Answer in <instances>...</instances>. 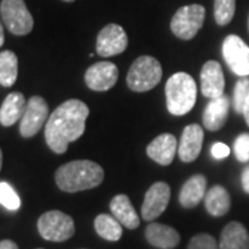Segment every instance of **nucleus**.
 <instances>
[{
	"label": "nucleus",
	"mask_w": 249,
	"mask_h": 249,
	"mask_svg": "<svg viewBox=\"0 0 249 249\" xmlns=\"http://www.w3.org/2000/svg\"><path fill=\"white\" fill-rule=\"evenodd\" d=\"M89 107L80 100H68L54 109L45 127V139L50 150L64 154L72 142L85 133Z\"/></svg>",
	"instance_id": "nucleus-1"
},
{
	"label": "nucleus",
	"mask_w": 249,
	"mask_h": 249,
	"mask_svg": "<svg viewBox=\"0 0 249 249\" xmlns=\"http://www.w3.org/2000/svg\"><path fill=\"white\" fill-rule=\"evenodd\" d=\"M206 194V178L202 175L190 178L181 187L178 201L183 208H194Z\"/></svg>",
	"instance_id": "nucleus-20"
},
{
	"label": "nucleus",
	"mask_w": 249,
	"mask_h": 249,
	"mask_svg": "<svg viewBox=\"0 0 249 249\" xmlns=\"http://www.w3.org/2000/svg\"><path fill=\"white\" fill-rule=\"evenodd\" d=\"M145 238L152 247L160 249H173L180 242L178 232L170 227L160 223H151L145 229Z\"/></svg>",
	"instance_id": "nucleus-17"
},
{
	"label": "nucleus",
	"mask_w": 249,
	"mask_h": 249,
	"mask_svg": "<svg viewBox=\"0 0 249 249\" xmlns=\"http://www.w3.org/2000/svg\"><path fill=\"white\" fill-rule=\"evenodd\" d=\"M119 71L115 64L108 61L96 62L85 73V82L91 90L106 91L114 88L118 82Z\"/></svg>",
	"instance_id": "nucleus-12"
},
{
	"label": "nucleus",
	"mask_w": 249,
	"mask_h": 249,
	"mask_svg": "<svg viewBox=\"0 0 249 249\" xmlns=\"http://www.w3.org/2000/svg\"><path fill=\"white\" fill-rule=\"evenodd\" d=\"M205 19V9L201 4L184 6L176 11L170 21V29L178 39L190 40L202 28Z\"/></svg>",
	"instance_id": "nucleus-6"
},
{
	"label": "nucleus",
	"mask_w": 249,
	"mask_h": 249,
	"mask_svg": "<svg viewBox=\"0 0 249 249\" xmlns=\"http://www.w3.org/2000/svg\"><path fill=\"white\" fill-rule=\"evenodd\" d=\"M94 229L101 238L107 241H118L122 237V224L109 214H98L94 220Z\"/></svg>",
	"instance_id": "nucleus-24"
},
{
	"label": "nucleus",
	"mask_w": 249,
	"mask_h": 249,
	"mask_svg": "<svg viewBox=\"0 0 249 249\" xmlns=\"http://www.w3.org/2000/svg\"><path fill=\"white\" fill-rule=\"evenodd\" d=\"M25 107H27V103H25L24 94L18 91L10 93L0 107V124L6 127L14 124L22 118Z\"/></svg>",
	"instance_id": "nucleus-21"
},
{
	"label": "nucleus",
	"mask_w": 249,
	"mask_h": 249,
	"mask_svg": "<svg viewBox=\"0 0 249 249\" xmlns=\"http://www.w3.org/2000/svg\"><path fill=\"white\" fill-rule=\"evenodd\" d=\"M109 209L112 212V216L126 229L134 230L140 226V219L127 196L119 194L114 196L109 204Z\"/></svg>",
	"instance_id": "nucleus-18"
},
{
	"label": "nucleus",
	"mask_w": 249,
	"mask_h": 249,
	"mask_svg": "<svg viewBox=\"0 0 249 249\" xmlns=\"http://www.w3.org/2000/svg\"><path fill=\"white\" fill-rule=\"evenodd\" d=\"M235 13V0H214V19L217 25H227Z\"/></svg>",
	"instance_id": "nucleus-25"
},
{
	"label": "nucleus",
	"mask_w": 249,
	"mask_h": 249,
	"mask_svg": "<svg viewBox=\"0 0 249 249\" xmlns=\"http://www.w3.org/2000/svg\"><path fill=\"white\" fill-rule=\"evenodd\" d=\"M0 249H18L17 244L10 240L0 241Z\"/></svg>",
	"instance_id": "nucleus-32"
},
{
	"label": "nucleus",
	"mask_w": 249,
	"mask_h": 249,
	"mask_svg": "<svg viewBox=\"0 0 249 249\" xmlns=\"http://www.w3.org/2000/svg\"><path fill=\"white\" fill-rule=\"evenodd\" d=\"M204 142V129L199 124H193L184 127L181 140L178 144V157L183 162H193L201 154Z\"/></svg>",
	"instance_id": "nucleus-14"
},
{
	"label": "nucleus",
	"mask_w": 249,
	"mask_h": 249,
	"mask_svg": "<svg viewBox=\"0 0 249 249\" xmlns=\"http://www.w3.org/2000/svg\"><path fill=\"white\" fill-rule=\"evenodd\" d=\"M127 47V35L124 29L118 24H109L104 27L97 36L96 50L101 57H112L124 53Z\"/></svg>",
	"instance_id": "nucleus-10"
},
{
	"label": "nucleus",
	"mask_w": 249,
	"mask_h": 249,
	"mask_svg": "<svg viewBox=\"0 0 249 249\" xmlns=\"http://www.w3.org/2000/svg\"><path fill=\"white\" fill-rule=\"evenodd\" d=\"M226 64L241 78L249 76V46L237 35H229L222 45Z\"/></svg>",
	"instance_id": "nucleus-8"
},
{
	"label": "nucleus",
	"mask_w": 249,
	"mask_h": 249,
	"mask_svg": "<svg viewBox=\"0 0 249 249\" xmlns=\"http://www.w3.org/2000/svg\"><path fill=\"white\" fill-rule=\"evenodd\" d=\"M1 165H3V154H1V150H0V169H1Z\"/></svg>",
	"instance_id": "nucleus-35"
},
{
	"label": "nucleus",
	"mask_w": 249,
	"mask_h": 249,
	"mask_svg": "<svg viewBox=\"0 0 249 249\" xmlns=\"http://www.w3.org/2000/svg\"><path fill=\"white\" fill-rule=\"evenodd\" d=\"M37 230L45 240L62 242L70 240L75 234V223L68 214L60 211H50L39 217Z\"/></svg>",
	"instance_id": "nucleus-5"
},
{
	"label": "nucleus",
	"mask_w": 249,
	"mask_h": 249,
	"mask_svg": "<svg viewBox=\"0 0 249 249\" xmlns=\"http://www.w3.org/2000/svg\"><path fill=\"white\" fill-rule=\"evenodd\" d=\"M234 154L240 162L249 160V133L240 134L234 142Z\"/></svg>",
	"instance_id": "nucleus-28"
},
{
	"label": "nucleus",
	"mask_w": 249,
	"mask_h": 249,
	"mask_svg": "<svg viewBox=\"0 0 249 249\" xmlns=\"http://www.w3.org/2000/svg\"><path fill=\"white\" fill-rule=\"evenodd\" d=\"M219 249H249V234L238 222L229 223L223 229Z\"/></svg>",
	"instance_id": "nucleus-19"
},
{
	"label": "nucleus",
	"mask_w": 249,
	"mask_h": 249,
	"mask_svg": "<svg viewBox=\"0 0 249 249\" xmlns=\"http://www.w3.org/2000/svg\"><path fill=\"white\" fill-rule=\"evenodd\" d=\"M242 115L245 118V122L248 124L249 126V97L248 100L245 101V106H244V111H242Z\"/></svg>",
	"instance_id": "nucleus-33"
},
{
	"label": "nucleus",
	"mask_w": 249,
	"mask_h": 249,
	"mask_svg": "<svg viewBox=\"0 0 249 249\" xmlns=\"http://www.w3.org/2000/svg\"><path fill=\"white\" fill-rule=\"evenodd\" d=\"M0 14L4 25L14 35H27L34 28V17L27 9L24 0H3Z\"/></svg>",
	"instance_id": "nucleus-7"
},
{
	"label": "nucleus",
	"mask_w": 249,
	"mask_h": 249,
	"mask_svg": "<svg viewBox=\"0 0 249 249\" xmlns=\"http://www.w3.org/2000/svg\"><path fill=\"white\" fill-rule=\"evenodd\" d=\"M230 151L231 150L229 148V145H226L223 142H216L211 148V154H212V157H213L214 160H223V158L229 157Z\"/></svg>",
	"instance_id": "nucleus-30"
},
{
	"label": "nucleus",
	"mask_w": 249,
	"mask_h": 249,
	"mask_svg": "<svg viewBox=\"0 0 249 249\" xmlns=\"http://www.w3.org/2000/svg\"><path fill=\"white\" fill-rule=\"evenodd\" d=\"M104 180L103 168L93 160H72L55 172V183L65 193H78L100 186Z\"/></svg>",
	"instance_id": "nucleus-2"
},
{
	"label": "nucleus",
	"mask_w": 249,
	"mask_h": 249,
	"mask_svg": "<svg viewBox=\"0 0 249 249\" xmlns=\"http://www.w3.org/2000/svg\"><path fill=\"white\" fill-rule=\"evenodd\" d=\"M178 151V140L173 134L163 133L155 137L147 147V155L162 166L170 165Z\"/></svg>",
	"instance_id": "nucleus-15"
},
{
	"label": "nucleus",
	"mask_w": 249,
	"mask_h": 249,
	"mask_svg": "<svg viewBox=\"0 0 249 249\" xmlns=\"http://www.w3.org/2000/svg\"><path fill=\"white\" fill-rule=\"evenodd\" d=\"M0 204L9 211H17L21 206V199L16 190L6 181H0Z\"/></svg>",
	"instance_id": "nucleus-26"
},
{
	"label": "nucleus",
	"mask_w": 249,
	"mask_h": 249,
	"mask_svg": "<svg viewBox=\"0 0 249 249\" xmlns=\"http://www.w3.org/2000/svg\"><path fill=\"white\" fill-rule=\"evenodd\" d=\"M18 76V58L10 50L0 53V85L10 88L16 83Z\"/></svg>",
	"instance_id": "nucleus-23"
},
{
	"label": "nucleus",
	"mask_w": 249,
	"mask_h": 249,
	"mask_svg": "<svg viewBox=\"0 0 249 249\" xmlns=\"http://www.w3.org/2000/svg\"><path fill=\"white\" fill-rule=\"evenodd\" d=\"M248 28H249V18H248Z\"/></svg>",
	"instance_id": "nucleus-37"
},
{
	"label": "nucleus",
	"mask_w": 249,
	"mask_h": 249,
	"mask_svg": "<svg viewBox=\"0 0 249 249\" xmlns=\"http://www.w3.org/2000/svg\"><path fill=\"white\" fill-rule=\"evenodd\" d=\"M229 109H230V98L227 96L223 94L220 97L211 98L204 111L205 127L211 132H216L223 127L229 116Z\"/></svg>",
	"instance_id": "nucleus-16"
},
{
	"label": "nucleus",
	"mask_w": 249,
	"mask_h": 249,
	"mask_svg": "<svg viewBox=\"0 0 249 249\" xmlns=\"http://www.w3.org/2000/svg\"><path fill=\"white\" fill-rule=\"evenodd\" d=\"M47 119H49L47 103L39 96L31 97L27 103L24 115L21 118L19 133L25 139L35 136L43 127V124L47 122Z\"/></svg>",
	"instance_id": "nucleus-9"
},
{
	"label": "nucleus",
	"mask_w": 249,
	"mask_h": 249,
	"mask_svg": "<svg viewBox=\"0 0 249 249\" xmlns=\"http://www.w3.org/2000/svg\"><path fill=\"white\" fill-rule=\"evenodd\" d=\"M162 78V67L157 58L151 55H142L132 64L127 72L129 89L142 93L154 89Z\"/></svg>",
	"instance_id": "nucleus-4"
},
{
	"label": "nucleus",
	"mask_w": 249,
	"mask_h": 249,
	"mask_svg": "<svg viewBox=\"0 0 249 249\" xmlns=\"http://www.w3.org/2000/svg\"><path fill=\"white\" fill-rule=\"evenodd\" d=\"M201 91L205 97L216 98L223 96L224 75L222 65L217 61H206L201 70Z\"/></svg>",
	"instance_id": "nucleus-13"
},
{
	"label": "nucleus",
	"mask_w": 249,
	"mask_h": 249,
	"mask_svg": "<svg viewBox=\"0 0 249 249\" xmlns=\"http://www.w3.org/2000/svg\"><path fill=\"white\" fill-rule=\"evenodd\" d=\"M165 93L168 111L172 115H186L196 106V83L186 72L172 75L166 82Z\"/></svg>",
	"instance_id": "nucleus-3"
},
{
	"label": "nucleus",
	"mask_w": 249,
	"mask_h": 249,
	"mask_svg": "<svg viewBox=\"0 0 249 249\" xmlns=\"http://www.w3.org/2000/svg\"><path fill=\"white\" fill-rule=\"evenodd\" d=\"M188 249H219V244L209 234H198L190 241Z\"/></svg>",
	"instance_id": "nucleus-29"
},
{
	"label": "nucleus",
	"mask_w": 249,
	"mask_h": 249,
	"mask_svg": "<svg viewBox=\"0 0 249 249\" xmlns=\"http://www.w3.org/2000/svg\"><path fill=\"white\" fill-rule=\"evenodd\" d=\"M169 199L170 187L163 181L154 183L144 196V202L142 206V219L145 222H151L157 219L165 212L166 206L169 204Z\"/></svg>",
	"instance_id": "nucleus-11"
},
{
	"label": "nucleus",
	"mask_w": 249,
	"mask_h": 249,
	"mask_svg": "<svg viewBox=\"0 0 249 249\" xmlns=\"http://www.w3.org/2000/svg\"><path fill=\"white\" fill-rule=\"evenodd\" d=\"M230 206L231 199L224 187L214 186L205 194V208L208 213L214 217L227 213L230 211Z\"/></svg>",
	"instance_id": "nucleus-22"
},
{
	"label": "nucleus",
	"mask_w": 249,
	"mask_h": 249,
	"mask_svg": "<svg viewBox=\"0 0 249 249\" xmlns=\"http://www.w3.org/2000/svg\"><path fill=\"white\" fill-rule=\"evenodd\" d=\"M4 43V32H3V27H1V24H0V47L3 46Z\"/></svg>",
	"instance_id": "nucleus-34"
},
{
	"label": "nucleus",
	"mask_w": 249,
	"mask_h": 249,
	"mask_svg": "<svg viewBox=\"0 0 249 249\" xmlns=\"http://www.w3.org/2000/svg\"><path fill=\"white\" fill-rule=\"evenodd\" d=\"M241 181H242V188L244 191L249 194V165L242 170V176H241Z\"/></svg>",
	"instance_id": "nucleus-31"
},
{
	"label": "nucleus",
	"mask_w": 249,
	"mask_h": 249,
	"mask_svg": "<svg viewBox=\"0 0 249 249\" xmlns=\"http://www.w3.org/2000/svg\"><path fill=\"white\" fill-rule=\"evenodd\" d=\"M64 1H73V0H64Z\"/></svg>",
	"instance_id": "nucleus-36"
},
{
	"label": "nucleus",
	"mask_w": 249,
	"mask_h": 249,
	"mask_svg": "<svg viewBox=\"0 0 249 249\" xmlns=\"http://www.w3.org/2000/svg\"><path fill=\"white\" fill-rule=\"evenodd\" d=\"M249 97V76H245V78H241L235 88H234V97H232V101H234V109L235 112L238 114H242L244 111V106H245V101L248 100Z\"/></svg>",
	"instance_id": "nucleus-27"
}]
</instances>
